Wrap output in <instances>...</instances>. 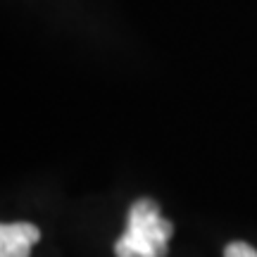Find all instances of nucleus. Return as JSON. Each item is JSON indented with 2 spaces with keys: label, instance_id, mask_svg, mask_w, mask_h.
<instances>
[{
  "label": "nucleus",
  "instance_id": "3",
  "mask_svg": "<svg viewBox=\"0 0 257 257\" xmlns=\"http://www.w3.org/2000/svg\"><path fill=\"white\" fill-rule=\"evenodd\" d=\"M224 257H257V250L243 240H233L224 248Z\"/></svg>",
  "mask_w": 257,
  "mask_h": 257
},
{
  "label": "nucleus",
  "instance_id": "2",
  "mask_svg": "<svg viewBox=\"0 0 257 257\" xmlns=\"http://www.w3.org/2000/svg\"><path fill=\"white\" fill-rule=\"evenodd\" d=\"M41 231L31 221H12L0 226V257H31Z\"/></svg>",
  "mask_w": 257,
  "mask_h": 257
},
{
  "label": "nucleus",
  "instance_id": "1",
  "mask_svg": "<svg viewBox=\"0 0 257 257\" xmlns=\"http://www.w3.org/2000/svg\"><path fill=\"white\" fill-rule=\"evenodd\" d=\"M174 236V224L162 217L160 205L141 198L128 207L126 231L114 243L117 257H167V243Z\"/></svg>",
  "mask_w": 257,
  "mask_h": 257
}]
</instances>
